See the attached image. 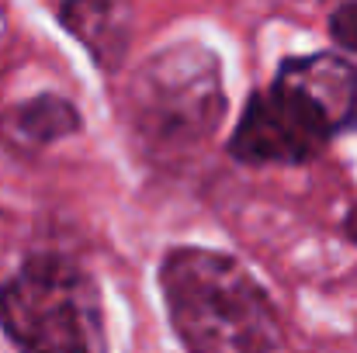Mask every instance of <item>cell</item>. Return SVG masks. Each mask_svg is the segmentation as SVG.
<instances>
[{"mask_svg":"<svg viewBox=\"0 0 357 353\" xmlns=\"http://www.w3.org/2000/svg\"><path fill=\"white\" fill-rule=\"evenodd\" d=\"M160 288L188 353H291L267 291L222 253L174 249Z\"/></svg>","mask_w":357,"mask_h":353,"instance_id":"cell-1","label":"cell"},{"mask_svg":"<svg viewBox=\"0 0 357 353\" xmlns=\"http://www.w3.org/2000/svg\"><path fill=\"white\" fill-rule=\"evenodd\" d=\"M0 329L21 353H108L98 288L66 256H35L0 288Z\"/></svg>","mask_w":357,"mask_h":353,"instance_id":"cell-2","label":"cell"},{"mask_svg":"<svg viewBox=\"0 0 357 353\" xmlns=\"http://www.w3.org/2000/svg\"><path fill=\"white\" fill-rule=\"evenodd\" d=\"M125 111L149 152H191L226 115L219 59L202 45H170L132 77Z\"/></svg>","mask_w":357,"mask_h":353,"instance_id":"cell-3","label":"cell"},{"mask_svg":"<svg viewBox=\"0 0 357 353\" xmlns=\"http://www.w3.org/2000/svg\"><path fill=\"white\" fill-rule=\"evenodd\" d=\"M326 121L316 115L295 91L274 80L271 91L253 94L239 118L229 152L239 163H309L330 142Z\"/></svg>","mask_w":357,"mask_h":353,"instance_id":"cell-4","label":"cell"},{"mask_svg":"<svg viewBox=\"0 0 357 353\" xmlns=\"http://www.w3.org/2000/svg\"><path fill=\"white\" fill-rule=\"evenodd\" d=\"M278 84L295 91L323 118L330 135L357 132V66H351L347 59L330 52L288 59L278 73Z\"/></svg>","mask_w":357,"mask_h":353,"instance_id":"cell-5","label":"cell"},{"mask_svg":"<svg viewBox=\"0 0 357 353\" xmlns=\"http://www.w3.org/2000/svg\"><path fill=\"white\" fill-rule=\"evenodd\" d=\"M59 21L91 49L98 66L115 70L121 63L128 45V24L115 0H66L59 7Z\"/></svg>","mask_w":357,"mask_h":353,"instance_id":"cell-6","label":"cell"},{"mask_svg":"<svg viewBox=\"0 0 357 353\" xmlns=\"http://www.w3.org/2000/svg\"><path fill=\"white\" fill-rule=\"evenodd\" d=\"M14 135L31 142V146H49L56 139H66L80 128V115L77 108L66 101V97H56V94H42V97H31L24 101L14 115Z\"/></svg>","mask_w":357,"mask_h":353,"instance_id":"cell-7","label":"cell"},{"mask_svg":"<svg viewBox=\"0 0 357 353\" xmlns=\"http://www.w3.org/2000/svg\"><path fill=\"white\" fill-rule=\"evenodd\" d=\"M330 28H333V38L357 56V3H344V7L333 14Z\"/></svg>","mask_w":357,"mask_h":353,"instance_id":"cell-8","label":"cell"},{"mask_svg":"<svg viewBox=\"0 0 357 353\" xmlns=\"http://www.w3.org/2000/svg\"><path fill=\"white\" fill-rule=\"evenodd\" d=\"M344 229H347V235H351V239L357 242V205L351 208V212H347V222H344Z\"/></svg>","mask_w":357,"mask_h":353,"instance_id":"cell-9","label":"cell"},{"mask_svg":"<svg viewBox=\"0 0 357 353\" xmlns=\"http://www.w3.org/2000/svg\"><path fill=\"white\" fill-rule=\"evenodd\" d=\"M347 3H357V0H347Z\"/></svg>","mask_w":357,"mask_h":353,"instance_id":"cell-10","label":"cell"}]
</instances>
